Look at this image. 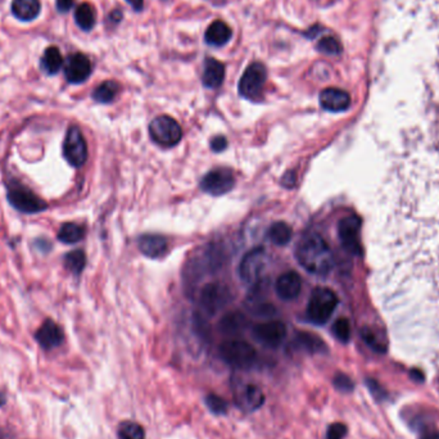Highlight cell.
<instances>
[{"label":"cell","mask_w":439,"mask_h":439,"mask_svg":"<svg viewBox=\"0 0 439 439\" xmlns=\"http://www.w3.org/2000/svg\"><path fill=\"white\" fill-rule=\"evenodd\" d=\"M295 257L302 268L314 275H328L333 268V253L328 243L316 233L302 238L295 248Z\"/></svg>","instance_id":"6da1fadb"},{"label":"cell","mask_w":439,"mask_h":439,"mask_svg":"<svg viewBox=\"0 0 439 439\" xmlns=\"http://www.w3.org/2000/svg\"><path fill=\"white\" fill-rule=\"evenodd\" d=\"M220 359L236 370H248L256 364L257 351L248 342L242 339H229L218 347Z\"/></svg>","instance_id":"7a4b0ae2"},{"label":"cell","mask_w":439,"mask_h":439,"mask_svg":"<svg viewBox=\"0 0 439 439\" xmlns=\"http://www.w3.org/2000/svg\"><path fill=\"white\" fill-rule=\"evenodd\" d=\"M338 306V297L332 289H314L307 305L308 322L315 325H325Z\"/></svg>","instance_id":"3957f363"},{"label":"cell","mask_w":439,"mask_h":439,"mask_svg":"<svg viewBox=\"0 0 439 439\" xmlns=\"http://www.w3.org/2000/svg\"><path fill=\"white\" fill-rule=\"evenodd\" d=\"M149 135L156 144L171 148L183 138L181 126L170 116H158L149 125Z\"/></svg>","instance_id":"277c9868"},{"label":"cell","mask_w":439,"mask_h":439,"mask_svg":"<svg viewBox=\"0 0 439 439\" xmlns=\"http://www.w3.org/2000/svg\"><path fill=\"white\" fill-rule=\"evenodd\" d=\"M233 396L236 406L245 413H255L265 403V394L263 389L256 384L236 379L231 383Z\"/></svg>","instance_id":"5b68a950"},{"label":"cell","mask_w":439,"mask_h":439,"mask_svg":"<svg viewBox=\"0 0 439 439\" xmlns=\"http://www.w3.org/2000/svg\"><path fill=\"white\" fill-rule=\"evenodd\" d=\"M233 300V295L229 287L221 282H210L207 284L199 297L202 310L207 315H216L223 307L229 305Z\"/></svg>","instance_id":"8992f818"},{"label":"cell","mask_w":439,"mask_h":439,"mask_svg":"<svg viewBox=\"0 0 439 439\" xmlns=\"http://www.w3.org/2000/svg\"><path fill=\"white\" fill-rule=\"evenodd\" d=\"M7 198L14 208L23 213H38L48 208V204L41 198L22 185L9 186Z\"/></svg>","instance_id":"52a82bcc"},{"label":"cell","mask_w":439,"mask_h":439,"mask_svg":"<svg viewBox=\"0 0 439 439\" xmlns=\"http://www.w3.org/2000/svg\"><path fill=\"white\" fill-rule=\"evenodd\" d=\"M268 79L266 67L260 62H255L247 67L239 81V94L243 98L256 99L263 92Z\"/></svg>","instance_id":"ba28073f"},{"label":"cell","mask_w":439,"mask_h":439,"mask_svg":"<svg viewBox=\"0 0 439 439\" xmlns=\"http://www.w3.org/2000/svg\"><path fill=\"white\" fill-rule=\"evenodd\" d=\"M63 157L73 167H81L88 159V145L78 126L68 129L63 142Z\"/></svg>","instance_id":"9c48e42d"},{"label":"cell","mask_w":439,"mask_h":439,"mask_svg":"<svg viewBox=\"0 0 439 439\" xmlns=\"http://www.w3.org/2000/svg\"><path fill=\"white\" fill-rule=\"evenodd\" d=\"M266 266V252L263 247L252 249L243 257L239 265V276L244 282L256 284Z\"/></svg>","instance_id":"30bf717a"},{"label":"cell","mask_w":439,"mask_h":439,"mask_svg":"<svg viewBox=\"0 0 439 439\" xmlns=\"http://www.w3.org/2000/svg\"><path fill=\"white\" fill-rule=\"evenodd\" d=\"M234 185H236V177L233 175V172L228 169H218L211 171L202 179L201 188L211 196L220 197L229 193L234 188Z\"/></svg>","instance_id":"8fae6325"},{"label":"cell","mask_w":439,"mask_h":439,"mask_svg":"<svg viewBox=\"0 0 439 439\" xmlns=\"http://www.w3.org/2000/svg\"><path fill=\"white\" fill-rule=\"evenodd\" d=\"M253 338L263 347H280L287 338V327L282 322H261L253 328Z\"/></svg>","instance_id":"7c38bea8"},{"label":"cell","mask_w":439,"mask_h":439,"mask_svg":"<svg viewBox=\"0 0 439 439\" xmlns=\"http://www.w3.org/2000/svg\"><path fill=\"white\" fill-rule=\"evenodd\" d=\"M360 225L359 217L352 215V216L342 218L339 226H338V234H339L342 245L347 252L354 253V255H359L361 252L360 239H359Z\"/></svg>","instance_id":"4fadbf2b"},{"label":"cell","mask_w":439,"mask_h":439,"mask_svg":"<svg viewBox=\"0 0 439 439\" xmlns=\"http://www.w3.org/2000/svg\"><path fill=\"white\" fill-rule=\"evenodd\" d=\"M90 73H92V63L84 54L76 53V54H73L67 60L65 75H66L68 83L81 84V83L88 80Z\"/></svg>","instance_id":"5bb4252c"},{"label":"cell","mask_w":439,"mask_h":439,"mask_svg":"<svg viewBox=\"0 0 439 439\" xmlns=\"http://www.w3.org/2000/svg\"><path fill=\"white\" fill-rule=\"evenodd\" d=\"M320 105L325 111H347L351 105V97L347 92L338 88H328L320 94Z\"/></svg>","instance_id":"9a60e30c"},{"label":"cell","mask_w":439,"mask_h":439,"mask_svg":"<svg viewBox=\"0 0 439 439\" xmlns=\"http://www.w3.org/2000/svg\"><path fill=\"white\" fill-rule=\"evenodd\" d=\"M276 293L284 301H292L297 298L302 289L301 276L295 271H288L279 276L275 284Z\"/></svg>","instance_id":"2e32d148"},{"label":"cell","mask_w":439,"mask_h":439,"mask_svg":"<svg viewBox=\"0 0 439 439\" xmlns=\"http://www.w3.org/2000/svg\"><path fill=\"white\" fill-rule=\"evenodd\" d=\"M36 341L44 349L57 348L63 343L65 335L59 325L53 320H46L35 334Z\"/></svg>","instance_id":"e0dca14e"},{"label":"cell","mask_w":439,"mask_h":439,"mask_svg":"<svg viewBox=\"0 0 439 439\" xmlns=\"http://www.w3.org/2000/svg\"><path fill=\"white\" fill-rule=\"evenodd\" d=\"M247 328H248L247 317L238 311L230 312L228 315L223 316V319L218 322L220 333L226 335V337H230V338L239 337L245 332Z\"/></svg>","instance_id":"ac0fdd59"},{"label":"cell","mask_w":439,"mask_h":439,"mask_svg":"<svg viewBox=\"0 0 439 439\" xmlns=\"http://www.w3.org/2000/svg\"><path fill=\"white\" fill-rule=\"evenodd\" d=\"M139 249L144 256L149 258H159L167 252V240L162 236L145 234L139 238Z\"/></svg>","instance_id":"d6986e66"},{"label":"cell","mask_w":439,"mask_h":439,"mask_svg":"<svg viewBox=\"0 0 439 439\" xmlns=\"http://www.w3.org/2000/svg\"><path fill=\"white\" fill-rule=\"evenodd\" d=\"M293 346L298 351L310 354H324L327 352V348H328L320 337L308 333V332H302L295 335Z\"/></svg>","instance_id":"ffe728a7"},{"label":"cell","mask_w":439,"mask_h":439,"mask_svg":"<svg viewBox=\"0 0 439 439\" xmlns=\"http://www.w3.org/2000/svg\"><path fill=\"white\" fill-rule=\"evenodd\" d=\"M225 79V67L220 60L215 58L206 59L204 63L203 85L210 89H216L221 86Z\"/></svg>","instance_id":"44dd1931"},{"label":"cell","mask_w":439,"mask_h":439,"mask_svg":"<svg viewBox=\"0 0 439 439\" xmlns=\"http://www.w3.org/2000/svg\"><path fill=\"white\" fill-rule=\"evenodd\" d=\"M231 35V28L223 21L217 20L213 21L208 26L204 39L210 46H223L229 43Z\"/></svg>","instance_id":"7402d4cb"},{"label":"cell","mask_w":439,"mask_h":439,"mask_svg":"<svg viewBox=\"0 0 439 439\" xmlns=\"http://www.w3.org/2000/svg\"><path fill=\"white\" fill-rule=\"evenodd\" d=\"M41 11L39 0H14L12 14L17 20L33 21L38 17Z\"/></svg>","instance_id":"603a6c76"},{"label":"cell","mask_w":439,"mask_h":439,"mask_svg":"<svg viewBox=\"0 0 439 439\" xmlns=\"http://www.w3.org/2000/svg\"><path fill=\"white\" fill-rule=\"evenodd\" d=\"M63 65L62 54L59 52L57 46H49L46 48V52L41 58V67L46 70L49 75H55L60 70Z\"/></svg>","instance_id":"cb8c5ba5"},{"label":"cell","mask_w":439,"mask_h":439,"mask_svg":"<svg viewBox=\"0 0 439 439\" xmlns=\"http://www.w3.org/2000/svg\"><path fill=\"white\" fill-rule=\"evenodd\" d=\"M84 236H85L84 228H81L78 223H66L60 226L57 238L59 242L65 244H75L80 242Z\"/></svg>","instance_id":"d4e9b609"},{"label":"cell","mask_w":439,"mask_h":439,"mask_svg":"<svg viewBox=\"0 0 439 439\" xmlns=\"http://www.w3.org/2000/svg\"><path fill=\"white\" fill-rule=\"evenodd\" d=\"M293 236V230L289 226L287 223H275L271 225L268 236L270 240L276 244V245H285L290 242Z\"/></svg>","instance_id":"484cf974"},{"label":"cell","mask_w":439,"mask_h":439,"mask_svg":"<svg viewBox=\"0 0 439 439\" xmlns=\"http://www.w3.org/2000/svg\"><path fill=\"white\" fill-rule=\"evenodd\" d=\"M75 20L80 28L89 31L92 30L94 25H95V11L92 6H90L89 3H83L80 4L79 7L76 8V12H75Z\"/></svg>","instance_id":"4316f807"},{"label":"cell","mask_w":439,"mask_h":439,"mask_svg":"<svg viewBox=\"0 0 439 439\" xmlns=\"http://www.w3.org/2000/svg\"><path fill=\"white\" fill-rule=\"evenodd\" d=\"M118 92V85L115 81H105L92 92V99L98 103H111L116 98Z\"/></svg>","instance_id":"83f0119b"},{"label":"cell","mask_w":439,"mask_h":439,"mask_svg":"<svg viewBox=\"0 0 439 439\" xmlns=\"http://www.w3.org/2000/svg\"><path fill=\"white\" fill-rule=\"evenodd\" d=\"M85 253L81 249L73 250V252L67 253L66 257H65V266L73 275H80L83 273L84 268H85Z\"/></svg>","instance_id":"f1b7e54d"},{"label":"cell","mask_w":439,"mask_h":439,"mask_svg":"<svg viewBox=\"0 0 439 439\" xmlns=\"http://www.w3.org/2000/svg\"><path fill=\"white\" fill-rule=\"evenodd\" d=\"M118 439H145L143 426L134 421H124L118 426Z\"/></svg>","instance_id":"f546056e"},{"label":"cell","mask_w":439,"mask_h":439,"mask_svg":"<svg viewBox=\"0 0 439 439\" xmlns=\"http://www.w3.org/2000/svg\"><path fill=\"white\" fill-rule=\"evenodd\" d=\"M204 403H206V406L208 408V411L213 413V415H217V416L226 415L228 410H229L228 402L223 400V397H220V396H217L215 393L207 394L206 398H204Z\"/></svg>","instance_id":"4dcf8cb0"},{"label":"cell","mask_w":439,"mask_h":439,"mask_svg":"<svg viewBox=\"0 0 439 439\" xmlns=\"http://www.w3.org/2000/svg\"><path fill=\"white\" fill-rule=\"evenodd\" d=\"M317 49L329 55H337L342 52L341 43L333 36H325L317 43Z\"/></svg>","instance_id":"1f68e13d"},{"label":"cell","mask_w":439,"mask_h":439,"mask_svg":"<svg viewBox=\"0 0 439 439\" xmlns=\"http://www.w3.org/2000/svg\"><path fill=\"white\" fill-rule=\"evenodd\" d=\"M333 334L342 343H347L351 339V325L347 319H338L333 325Z\"/></svg>","instance_id":"d6a6232c"},{"label":"cell","mask_w":439,"mask_h":439,"mask_svg":"<svg viewBox=\"0 0 439 439\" xmlns=\"http://www.w3.org/2000/svg\"><path fill=\"white\" fill-rule=\"evenodd\" d=\"M347 435V426L342 423H334L329 426L325 439H343Z\"/></svg>","instance_id":"836d02e7"},{"label":"cell","mask_w":439,"mask_h":439,"mask_svg":"<svg viewBox=\"0 0 439 439\" xmlns=\"http://www.w3.org/2000/svg\"><path fill=\"white\" fill-rule=\"evenodd\" d=\"M334 387L338 389V391H342V392H351L352 389H354V383L352 381L348 378L347 375H344V374H338V375H335L334 381Z\"/></svg>","instance_id":"e575fe53"},{"label":"cell","mask_w":439,"mask_h":439,"mask_svg":"<svg viewBox=\"0 0 439 439\" xmlns=\"http://www.w3.org/2000/svg\"><path fill=\"white\" fill-rule=\"evenodd\" d=\"M228 147V140L225 137H216V138L212 139L211 142V149L213 152H223Z\"/></svg>","instance_id":"d590c367"},{"label":"cell","mask_w":439,"mask_h":439,"mask_svg":"<svg viewBox=\"0 0 439 439\" xmlns=\"http://www.w3.org/2000/svg\"><path fill=\"white\" fill-rule=\"evenodd\" d=\"M73 0H57V9L62 14H66L73 7Z\"/></svg>","instance_id":"8d00e7d4"},{"label":"cell","mask_w":439,"mask_h":439,"mask_svg":"<svg viewBox=\"0 0 439 439\" xmlns=\"http://www.w3.org/2000/svg\"><path fill=\"white\" fill-rule=\"evenodd\" d=\"M282 184L285 188H292L295 184V174L289 171L282 179Z\"/></svg>","instance_id":"74e56055"},{"label":"cell","mask_w":439,"mask_h":439,"mask_svg":"<svg viewBox=\"0 0 439 439\" xmlns=\"http://www.w3.org/2000/svg\"><path fill=\"white\" fill-rule=\"evenodd\" d=\"M132 7L135 8V9H142L143 7V3H144V0H126Z\"/></svg>","instance_id":"f35d334b"},{"label":"cell","mask_w":439,"mask_h":439,"mask_svg":"<svg viewBox=\"0 0 439 439\" xmlns=\"http://www.w3.org/2000/svg\"><path fill=\"white\" fill-rule=\"evenodd\" d=\"M420 439H439L438 432H429L424 434Z\"/></svg>","instance_id":"ab89813d"}]
</instances>
